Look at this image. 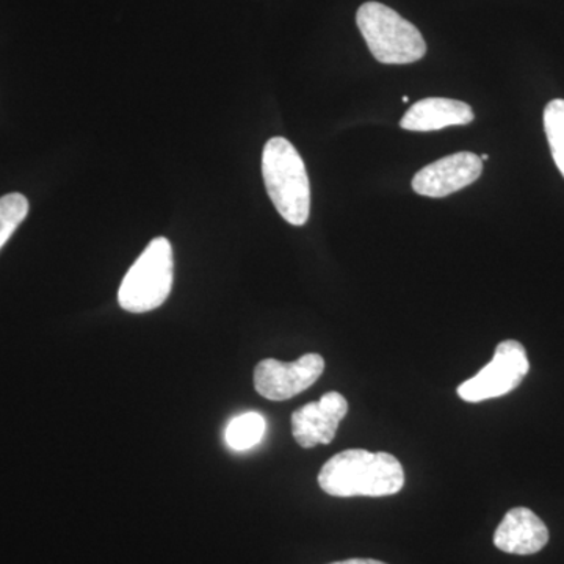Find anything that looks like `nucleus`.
Returning <instances> with one entry per match:
<instances>
[{
    "label": "nucleus",
    "instance_id": "obj_9",
    "mask_svg": "<svg viewBox=\"0 0 564 564\" xmlns=\"http://www.w3.org/2000/svg\"><path fill=\"white\" fill-rule=\"evenodd\" d=\"M547 543V527L532 510L524 507L508 511L494 533V545L505 554H538Z\"/></svg>",
    "mask_w": 564,
    "mask_h": 564
},
{
    "label": "nucleus",
    "instance_id": "obj_4",
    "mask_svg": "<svg viewBox=\"0 0 564 564\" xmlns=\"http://www.w3.org/2000/svg\"><path fill=\"white\" fill-rule=\"evenodd\" d=\"M174 261L172 243L158 237L141 252L118 292V303L132 314L158 310L172 293Z\"/></svg>",
    "mask_w": 564,
    "mask_h": 564
},
{
    "label": "nucleus",
    "instance_id": "obj_15",
    "mask_svg": "<svg viewBox=\"0 0 564 564\" xmlns=\"http://www.w3.org/2000/svg\"><path fill=\"white\" fill-rule=\"evenodd\" d=\"M480 159H481V162L488 161L489 155L488 154H484V155H481Z\"/></svg>",
    "mask_w": 564,
    "mask_h": 564
},
{
    "label": "nucleus",
    "instance_id": "obj_13",
    "mask_svg": "<svg viewBox=\"0 0 564 564\" xmlns=\"http://www.w3.org/2000/svg\"><path fill=\"white\" fill-rule=\"evenodd\" d=\"M29 214V202L21 193H10L0 198V250L20 228Z\"/></svg>",
    "mask_w": 564,
    "mask_h": 564
},
{
    "label": "nucleus",
    "instance_id": "obj_11",
    "mask_svg": "<svg viewBox=\"0 0 564 564\" xmlns=\"http://www.w3.org/2000/svg\"><path fill=\"white\" fill-rule=\"evenodd\" d=\"M265 430L267 422L262 414L245 413L234 417L226 426L225 441L231 451H250L261 443Z\"/></svg>",
    "mask_w": 564,
    "mask_h": 564
},
{
    "label": "nucleus",
    "instance_id": "obj_10",
    "mask_svg": "<svg viewBox=\"0 0 564 564\" xmlns=\"http://www.w3.org/2000/svg\"><path fill=\"white\" fill-rule=\"evenodd\" d=\"M475 118L469 104L447 98H426L415 102L400 121L406 131L432 132L448 126H466Z\"/></svg>",
    "mask_w": 564,
    "mask_h": 564
},
{
    "label": "nucleus",
    "instance_id": "obj_14",
    "mask_svg": "<svg viewBox=\"0 0 564 564\" xmlns=\"http://www.w3.org/2000/svg\"><path fill=\"white\" fill-rule=\"evenodd\" d=\"M329 564H388V563L378 562V560H370V558H351V560H345V562H336V563H329Z\"/></svg>",
    "mask_w": 564,
    "mask_h": 564
},
{
    "label": "nucleus",
    "instance_id": "obj_12",
    "mask_svg": "<svg viewBox=\"0 0 564 564\" xmlns=\"http://www.w3.org/2000/svg\"><path fill=\"white\" fill-rule=\"evenodd\" d=\"M544 131L552 158L564 177V99H554L545 106Z\"/></svg>",
    "mask_w": 564,
    "mask_h": 564
},
{
    "label": "nucleus",
    "instance_id": "obj_7",
    "mask_svg": "<svg viewBox=\"0 0 564 564\" xmlns=\"http://www.w3.org/2000/svg\"><path fill=\"white\" fill-rule=\"evenodd\" d=\"M484 172V162L474 152H456L440 161L430 163L414 174L415 193L429 198H445L469 187Z\"/></svg>",
    "mask_w": 564,
    "mask_h": 564
},
{
    "label": "nucleus",
    "instance_id": "obj_16",
    "mask_svg": "<svg viewBox=\"0 0 564 564\" xmlns=\"http://www.w3.org/2000/svg\"><path fill=\"white\" fill-rule=\"evenodd\" d=\"M408 102H410V98H408V96H404L403 104H408Z\"/></svg>",
    "mask_w": 564,
    "mask_h": 564
},
{
    "label": "nucleus",
    "instance_id": "obj_8",
    "mask_svg": "<svg viewBox=\"0 0 564 564\" xmlns=\"http://www.w3.org/2000/svg\"><path fill=\"white\" fill-rule=\"evenodd\" d=\"M347 413V399L339 392L325 393L318 402L304 404L292 414V434L296 444L303 448L332 444Z\"/></svg>",
    "mask_w": 564,
    "mask_h": 564
},
{
    "label": "nucleus",
    "instance_id": "obj_6",
    "mask_svg": "<svg viewBox=\"0 0 564 564\" xmlns=\"http://www.w3.org/2000/svg\"><path fill=\"white\" fill-rule=\"evenodd\" d=\"M325 359L307 352L293 362L263 359L254 369V388L263 399L284 402L310 389L322 377Z\"/></svg>",
    "mask_w": 564,
    "mask_h": 564
},
{
    "label": "nucleus",
    "instance_id": "obj_2",
    "mask_svg": "<svg viewBox=\"0 0 564 564\" xmlns=\"http://www.w3.org/2000/svg\"><path fill=\"white\" fill-rule=\"evenodd\" d=\"M262 174L267 193L281 217L292 226L306 225L311 214L310 176L291 141L282 137L267 141Z\"/></svg>",
    "mask_w": 564,
    "mask_h": 564
},
{
    "label": "nucleus",
    "instance_id": "obj_3",
    "mask_svg": "<svg viewBox=\"0 0 564 564\" xmlns=\"http://www.w3.org/2000/svg\"><path fill=\"white\" fill-rule=\"evenodd\" d=\"M356 24L377 62L410 65L425 57L426 43L419 29L383 3L359 7Z\"/></svg>",
    "mask_w": 564,
    "mask_h": 564
},
{
    "label": "nucleus",
    "instance_id": "obj_1",
    "mask_svg": "<svg viewBox=\"0 0 564 564\" xmlns=\"http://www.w3.org/2000/svg\"><path fill=\"white\" fill-rule=\"evenodd\" d=\"M318 485L333 497H386L404 486L402 463L386 452L351 448L323 464Z\"/></svg>",
    "mask_w": 564,
    "mask_h": 564
},
{
    "label": "nucleus",
    "instance_id": "obj_5",
    "mask_svg": "<svg viewBox=\"0 0 564 564\" xmlns=\"http://www.w3.org/2000/svg\"><path fill=\"white\" fill-rule=\"evenodd\" d=\"M530 372L524 345L503 340L497 345L492 361L458 388L459 399L477 403L497 399L514 391Z\"/></svg>",
    "mask_w": 564,
    "mask_h": 564
}]
</instances>
